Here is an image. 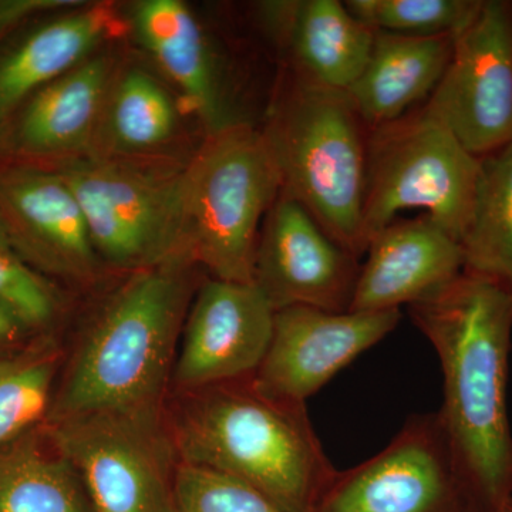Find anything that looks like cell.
I'll use <instances>...</instances> for the list:
<instances>
[{
	"label": "cell",
	"instance_id": "28",
	"mask_svg": "<svg viewBox=\"0 0 512 512\" xmlns=\"http://www.w3.org/2000/svg\"><path fill=\"white\" fill-rule=\"evenodd\" d=\"M83 0H0V45L29 23Z\"/></svg>",
	"mask_w": 512,
	"mask_h": 512
},
{
	"label": "cell",
	"instance_id": "21",
	"mask_svg": "<svg viewBox=\"0 0 512 512\" xmlns=\"http://www.w3.org/2000/svg\"><path fill=\"white\" fill-rule=\"evenodd\" d=\"M0 512H94L45 423L0 446Z\"/></svg>",
	"mask_w": 512,
	"mask_h": 512
},
{
	"label": "cell",
	"instance_id": "29",
	"mask_svg": "<svg viewBox=\"0 0 512 512\" xmlns=\"http://www.w3.org/2000/svg\"><path fill=\"white\" fill-rule=\"evenodd\" d=\"M35 336L12 312L0 303V357L25 349Z\"/></svg>",
	"mask_w": 512,
	"mask_h": 512
},
{
	"label": "cell",
	"instance_id": "23",
	"mask_svg": "<svg viewBox=\"0 0 512 512\" xmlns=\"http://www.w3.org/2000/svg\"><path fill=\"white\" fill-rule=\"evenodd\" d=\"M464 271L512 293V141L481 158L473 220L461 241Z\"/></svg>",
	"mask_w": 512,
	"mask_h": 512
},
{
	"label": "cell",
	"instance_id": "4",
	"mask_svg": "<svg viewBox=\"0 0 512 512\" xmlns=\"http://www.w3.org/2000/svg\"><path fill=\"white\" fill-rule=\"evenodd\" d=\"M262 133L278 164L282 192L350 254L365 256L367 127L348 92L295 74L275 100Z\"/></svg>",
	"mask_w": 512,
	"mask_h": 512
},
{
	"label": "cell",
	"instance_id": "26",
	"mask_svg": "<svg viewBox=\"0 0 512 512\" xmlns=\"http://www.w3.org/2000/svg\"><path fill=\"white\" fill-rule=\"evenodd\" d=\"M0 303L25 325L33 336L45 338L62 312V296L53 281L37 274L13 247L0 221Z\"/></svg>",
	"mask_w": 512,
	"mask_h": 512
},
{
	"label": "cell",
	"instance_id": "22",
	"mask_svg": "<svg viewBox=\"0 0 512 512\" xmlns=\"http://www.w3.org/2000/svg\"><path fill=\"white\" fill-rule=\"evenodd\" d=\"M177 124L170 93L156 77L133 67L117 73L89 156L150 158L173 140Z\"/></svg>",
	"mask_w": 512,
	"mask_h": 512
},
{
	"label": "cell",
	"instance_id": "19",
	"mask_svg": "<svg viewBox=\"0 0 512 512\" xmlns=\"http://www.w3.org/2000/svg\"><path fill=\"white\" fill-rule=\"evenodd\" d=\"M284 43L296 76L348 92L365 69L375 30L338 0H292L262 5Z\"/></svg>",
	"mask_w": 512,
	"mask_h": 512
},
{
	"label": "cell",
	"instance_id": "27",
	"mask_svg": "<svg viewBox=\"0 0 512 512\" xmlns=\"http://www.w3.org/2000/svg\"><path fill=\"white\" fill-rule=\"evenodd\" d=\"M174 494L178 512H285L238 478L185 463L175 471Z\"/></svg>",
	"mask_w": 512,
	"mask_h": 512
},
{
	"label": "cell",
	"instance_id": "25",
	"mask_svg": "<svg viewBox=\"0 0 512 512\" xmlns=\"http://www.w3.org/2000/svg\"><path fill=\"white\" fill-rule=\"evenodd\" d=\"M483 0H349L355 18L377 32L456 36L476 18Z\"/></svg>",
	"mask_w": 512,
	"mask_h": 512
},
{
	"label": "cell",
	"instance_id": "16",
	"mask_svg": "<svg viewBox=\"0 0 512 512\" xmlns=\"http://www.w3.org/2000/svg\"><path fill=\"white\" fill-rule=\"evenodd\" d=\"M365 255L349 311H400L464 272L460 242L424 214L380 229Z\"/></svg>",
	"mask_w": 512,
	"mask_h": 512
},
{
	"label": "cell",
	"instance_id": "11",
	"mask_svg": "<svg viewBox=\"0 0 512 512\" xmlns=\"http://www.w3.org/2000/svg\"><path fill=\"white\" fill-rule=\"evenodd\" d=\"M359 271V259L281 191L262 222L252 278L275 312L291 306L349 311Z\"/></svg>",
	"mask_w": 512,
	"mask_h": 512
},
{
	"label": "cell",
	"instance_id": "6",
	"mask_svg": "<svg viewBox=\"0 0 512 512\" xmlns=\"http://www.w3.org/2000/svg\"><path fill=\"white\" fill-rule=\"evenodd\" d=\"M52 168L79 200L101 265L131 274L191 256L184 165L86 156Z\"/></svg>",
	"mask_w": 512,
	"mask_h": 512
},
{
	"label": "cell",
	"instance_id": "13",
	"mask_svg": "<svg viewBox=\"0 0 512 512\" xmlns=\"http://www.w3.org/2000/svg\"><path fill=\"white\" fill-rule=\"evenodd\" d=\"M400 311L330 312L291 306L275 312L274 332L252 376L266 396L306 403L340 370L399 325Z\"/></svg>",
	"mask_w": 512,
	"mask_h": 512
},
{
	"label": "cell",
	"instance_id": "20",
	"mask_svg": "<svg viewBox=\"0 0 512 512\" xmlns=\"http://www.w3.org/2000/svg\"><path fill=\"white\" fill-rule=\"evenodd\" d=\"M454 36L377 32L365 69L348 94L367 128L399 119L427 99L453 55Z\"/></svg>",
	"mask_w": 512,
	"mask_h": 512
},
{
	"label": "cell",
	"instance_id": "5",
	"mask_svg": "<svg viewBox=\"0 0 512 512\" xmlns=\"http://www.w3.org/2000/svg\"><path fill=\"white\" fill-rule=\"evenodd\" d=\"M282 178L262 130L245 121L208 134L184 164L191 256L211 278L252 282L256 242Z\"/></svg>",
	"mask_w": 512,
	"mask_h": 512
},
{
	"label": "cell",
	"instance_id": "3",
	"mask_svg": "<svg viewBox=\"0 0 512 512\" xmlns=\"http://www.w3.org/2000/svg\"><path fill=\"white\" fill-rule=\"evenodd\" d=\"M168 429L180 463L238 478L285 512H313L336 470L306 403L266 396L252 376L183 393Z\"/></svg>",
	"mask_w": 512,
	"mask_h": 512
},
{
	"label": "cell",
	"instance_id": "24",
	"mask_svg": "<svg viewBox=\"0 0 512 512\" xmlns=\"http://www.w3.org/2000/svg\"><path fill=\"white\" fill-rule=\"evenodd\" d=\"M59 362V349L45 338L0 357V446L45 423Z\"/></svg>",
	"mask_w": 512,
	"mask_h": 512
},
{
	"label": "cell",
	"instance_id": "1",
	"mask_svg": "<svg viewBox=\"0 0 512 512\" xmlns=\"http://www.w3.org/2000/svg\"><path fill=\"white\" fill-rule=\"evenodd\" d=\"M409 311L439 356L443 404L437 416L474 511L497 512L512 500V293L464 271Z\"/></svg>",
	"mask_w": 512,
	"mask_h": 512
},
{
	"label": "cell",
	"instance_id": "30",
	"mask_svg": "<svg viewBox=\"0 0 512 512\" xmlns=\"http://www.w3.org/2000/svg\"><path fill=\"white\" fill-rule=\"evenodd\" d=\"M497 512H512V500L508 501L507 504H504Z\"/></svg>",
	"mask_w": 512,
	"mask_h": 512
},
{
	"label": "cell",
	"instance_id": "18",
	"mask_svg": "<svg viewBox=\"0 0 512 512\" xmlns=\"http://www.w3.org/2000/svg\"><path fill=\"white\" fill-rule=\"evenodd\" d=\"M131 26L144 49L184 96L208 134L237 123L217 57L191 9L181 0H141Z\"/></svg>",
	"mask_w": 512,
	"mask_h": 512
},
{
	"label": "cell",
	"instance_id": "15",
	"mask_svg": "<svg viewBox=\"0 0 512 512\" xmlns=\"http://www.w3.org/2000/svg\"><path fill=\"white\" fill-rule=\"evenodd\" d=\"M117 73L99 50L47 84L0 136V163L52 168L89 156Z\"/></svg>",
	"mask_w": 512,
	"mask_h": 512
},
{
	"label": "cell",
	"instance_id": "12",
	"mask_svg": "<svg viewBox=\"0 0 512 512\" xmlns=\"http://www.w3.org/2000/svg\"><path fill=\"white\" fill-rule=\"evenodd\" d=\"M274 320L275 309L254 282H204L185 318L171 383L192 393L254 376Z\"/></svg>",
	"mask_w": 512,
	"mask_h": 512
},
{
	"label": "cell",
	"instance_id": "7",
	"mask_svg": "<svg viewBox=\"0 0 512 512\" xmlns=\"http://www.w3.org/2000/svg\"><path fill=\"white\" fill-rule=\"evenodd\" d=\"M481 177L467 150L426 106L367 128L363 232L367 245L404 210L424 211L456 241L466 237Z\"/></svg>",
	"mask_w": 512,
	"mask_h": 512
},
{
	"label": "cell",
	"instance_id": "9",
	"mask_svg": "<svg viewBox=\"0 0 512 512\" xmlns=\"http://www.w3.org/2000/svg\"><path fill=\"white\" fill-rule=\"evenodd\" d=\"M313 512H476L437 413L407 419L379 454L338 473Z\"/></svg>",
	"mask_w": 512,
	"mask_h": 512
},
{
	"label": "cell",
	"instance_id": "2",
	"mask_svg": "<svg viewBox=\"0 0 512 512\" xmlns=\"http://www.w3.org/2000/svg\"><path fill=\"white\" fill-rule=\"evenodd\" d=\"M191 256L128 274L84 330L45 423L90 413L163 412L194 298Z\"/></svg>",
	"mask_w": 512,
	"mask_h": 512
},
{
	"label": "cell",
	"instance_id": "10",
	"mask_svg": "<svg viewBox=\"0 0 512 512\" xmlns=\"http://www.w3.org/2000/svg\"><path fill=\"white\" fill-rule=\"evenodd\" d=\"M474 156L512 141V2L483 0L424 104Z\"/></svg>",
	"mask_w": 512,
	"mask_h": 512
},
{
	"label": "cell",
	"instance_id": "17",
	"mask_svg": "<svg viewBox=\"0 0 512 512\" xmlns=\"http://www.w3.org/2000/svg\"><path fill=\"white\" fill-rule=\"evenodd\" d=\"M114 23L109 6L83 0L5 40L0 45V136L35 94L99 52Z\"/></svg>",
	"mask_w": 512,
	"mask_h": 512
},
{
	"label": "cell",
	"instance_id": "14",
	"mask_svg": "<svg viewBox=\"0 0 512 512\" xmlns=\"http://www.w3.org/2000/svg\"><path fill=\"white\" fill-rule=\"evenodd\" d=\"M0 221L20 258L50 281L84 284L99 271L79 200L53 168L0 163Z\"/></svg>",
	"mask_w": 512,
	"mask_h": 512
},
{
	"label": "cell",
	"instance_id": "8",
	"mask_svg": "<svg viewBox=\"0 0 512 512\" xmlns=\"http://www.w3.org/2000/svg\"><path fill=\"white\" fill-rule=\"evenodd\" d=\"M45 426L94 512H178L180 458L163 412L90 413Z\"/></svg>",
	"mask_w": 512,
	"mask_h": 512
}]
</instances>
